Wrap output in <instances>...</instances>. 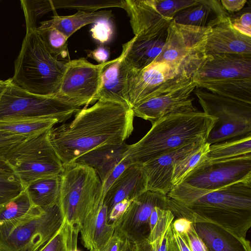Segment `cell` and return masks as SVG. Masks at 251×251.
I'll return each mask as SVG.
<instances>
[{"instance_id": "obj_49", "label": "cell", "mask_w": 251, "mask_h": 251, "mask_svg": "<svg viewBox=\"0 0 251 251\" xmlns=\"http://www.w3.org/2000/svg\"><path fill=\"white\" fill-rule=\"evenodd\" d=\"M220 1L224 8L230 12L240 10L247 2L246 0H222Z\"/></svg>"}, {"instance_id": "obj_39", "label": "cell", "mask_w": 251, "mask_h": 251, "mask_svg": "<svg viewBox=\"0 0 251 251\" xmlns=\"http://www.w3.org/2000/svg\"><path fill=\"white\" fill-rule=\"evenodd\" d=\"M90 31L92 37L102 45L112 39L114 27L111 19H101L93 24Z\"/></svg>"}, {"instance_id": "obj_16", "label": "cell", "mask_w": 251, "mask_h": 251, "mask_svg": "<svg viewBox=\"0 0 251 251\" xmlns=\"http://www.w3.org/2000/svg\"><path fill=\"white\" fill-rule=\"evenodd\" d=\"M196 88L192 79L183 86L140 102L132 107L134 117L153 124L168 115L196 111L191 98Z\"/></svg>"}, {"instance_id": "obj_7", "label": "cell", "mask_w": 251, "mask_h": 251, "mask_svg": "<svg viewBox=\"0 0 251 251\" xmlns=\"http://www.w3.org/2000/svg\"><path fill=\"white\" fill-rule=\"evenodd\" d=\"M49 130L28 137L5 158L25 190L36 180L62 172L63 164L50 142Z\"/></svg>"}, {"instance_id": "obj_47", "label": "cell", "mask_w": 251, "mask_h": 251, "mask_svg": "<svg viewBox=\"0 0 251 251\" xmlns=\"http://www.w3.org/2000/svg\"><path fill=\"white\" fill-rule=\"evenodd\" d=\"M87 56L96 60L99 64L108 61L109 57V49L103 45H100L93 50H85Z\"/></svg>"}, {"instance_id": "obj_53", "label": "cell", "mask_w": 251, "mask_h": 251, "mask_svg": "<svg viewBox=\"0 0 251 251\" xmlns=\"http://www.w3.org/2000/svg\"><path fill=\"white\" fill-rule=\"evenodd\" d=\"M71 251H80L78 250L77 247H75V248H74L73 249H72Z\"/></svg>"}, {"instance_id": "obj_42", "label": "cell", "mask_w": 251, "mask_h": 251, "mask_svg": "<svg viewBox=\"0 0 251 251\" xmlns=\"http://www.w3.org/2000/svg\"><path fill=\"white\" fill-rule=\"evenodd\" d=\"M167 231L152 241L147 239L133 244V251H166Z\"/></svg>"}, {"instance_id": "obj_6", "label": "cell", "mask_w": 251, "mask_h": 251, "mask_svg": "<svg viewBox=\"0 0 251 251\" xmlns=\"http://www.w3.org/2000/svg\"><path fill=\"white\" fill-rule=\"evenodd\" d=\"M63 222L57 205L46 208L33 205L21 217L0 222V251H41Z\"/></svg>"}, {"instance_id": "obj_17", "label": "cell", "mask_w": 251, "mask_h": 251, "mask_svg": "<svg viewBox=\"0 0 251 251\" xmlns=\"http://www.w3.org/2000/svg\"><path fill=\"white\" fill-rule=\"evenodd\" d=\"M131 43V39L123 44L121 55L108 61L103 67L100 74L98 100L103 99L129 105L127 85L130 67L126 60V55Z\"/></svg>"}, {"instance_id": "obj_2", "label": "cell", "mask_w": 251, "mask_h": 251, "mask_svg": "<svg viewBox=\"0 0 251 251\" xmlns=\"http://www.w3.org/2000/svg\"><path fill=\"white\" fill-rule=\"evenodd\" d=\"M167 196L175 217L215 224L244 238L251 227V178L215 190L182 182Z\"/></svg>"}, {"instance_id": "obj_34", "label": "cell", "mask_w": 251, "mask_h": 251, "mask_svg": "<svg viewBox=\"0 0 251 251\" xmlns=\"http://www.w3.org/2000/svg\"><path fill=\"white\" fill-rule=\"evenodd\" d=\"M79 232L63 220L59 230L41 251H71L77 247Z\"/></svg>"}, {"instance_id": "obj_9", "label": "cell", "mask_w": 251, "mask_h": 251, "mask_svg": "<svg viewBox=\"0 0 251 251\" xmlns=\"http://www.w3.org/2000/svg\"><path fill=\"white\" fill-rule=\"evenodd\" d=\"M195 93L203 112L217 119L206 143L210 145L251 134V104L205 90Z\"/></svg>"}, {"instance_id": "obj_32", "label": "cell", "mask_w": 251, "mask_h": 251, "mask_svg": "<svg viewBox=\"0 0 251 251\" xmlns=\"http://www.w3.org/2000/svg\"><path fill=\"white\" fill-rule=\"evenodd\" d=\"M54 9H75L78 11L94 12L101 8L118 7L124 9V0H52Z\"/></svg>"}, {"instance_id": "obj_30", "label": "cell", "mask_w": 251, "mask_h": 251, "mask_svg": "<svg viewBox=\"0 0 251 251\" xmlns=\"http://www.w3.org/2000/svg\"><path fill=\"white\" fill-rule=\"evenodd\" d=\"M209 148V145L205 142L176 164L172 178L173 187L205 165Z\"/></svg>"}, {"instance_id": "obj_22", "label": "cell", "mask_w": 251, "mask_h": 251, "mask_svg": "<svg viewBox=\"0 0 251 251\" xmlns=\"http://www.w3.org/2000/svg\"><path fill=\"white\" fill-rule=\"evenodd\" d=\"M193 224L208 251H251L250 242L246 238L238 237L211 223Z\"/></svg>"}, {"instance_id": "obj_25", "label": "cell", "mask_w": 251, "mask_h": 251, "mask_svg": "<svg viewBox=\"0 0 251 251\" xmlns=\"http://www.w3.org/2000/svg\"><path fill=\"white\" fill-rule=\"evenodd\" d=\"M168 34V28L151 37L137 38L134 36L126 55L130 68L141 69L154 61L161 53Z\"/></svg>"}, {"instance_id": "obj_1", "label": "cell", "mask_w": 251, "mask_h": 251, "mask_svg": "<svg viewBox=\"0 0 251 251\" xmlns=\"http://www.w3.org/2000/svg\"><path fill=\"white\" fill-rule=\"evenodd\" d=\"M134 115L128 105L99 99L80 109L74 119L49 130L50 142L63 165L106 145H119L132 134Z\"/></svg>"}, {"instance_id": "obj_48", "label": "cell", "mask_w": 251, "mask_h": 251, "mask_svg": "<svg viewBox=\"0 0 251 251\" xmlns=\"http://www.w3.org/2000/svg\"><path fill=\"white\" fill-rule=\"evenodd\" d=\"M125 242L126 240L114 232L112 238L102 251H123Z\"/></svg>"}, {"instance_id": "obj_13", "label": "cell", "mask_w": 251, "mask_h": 251, "mask_svg": "<svg viewBox=\"0 0 251 251\" xmlns=\"http://www.w3.org/2000/svg\"><path fill=\"white\" fill-rule=\"evenodd\" d=\"M167 195L147 190L132 201L123 216L113 224L114 232L135 244L149 238L150 218L153 208L169 209Z\"/></svg>"}, {"instance_id": "obj_21", "label": "cell", "mask_w": 251, "mask_h": 251, "mask_svg": "<svg viewBox=\"0 0 251 251\" xmlns=\"http://www.w3.org/2000/svg\"><path fill=\"white\" fill-rule=\"evenodd\" d=\"M147 183L142 165H129L104 195L103 203L107 207L108 215L117 203L125 199L133 201L147 191Z\"/></svg>"}, {"instance_id": "obj_11", "label": "cell", "mask_w": 251, "mask_h": 251, "mask_svg": "<svg viewBox=\"0 0 251 251\" xmlns=\"http://www.w3.org/2000/svg\"><path fill=\"white\" fill-rule=\"evenodd\" d=\"M107 62L94 65L83 57L67 62L56 97L78 108L96 102L101 72Z\"/></svg>"}, {"instance_id": "obj_19", "label": "cell", "mask_w": 251, "mask_h": 251, "mask_svg": "<svg viewBox=\"0 0 251 251\" xmlns=\"http://www.w3.org/2000/svg\"><path fill=\"white\" fill-rule=\"evenodd\" d=\"M124 9L137 38L151 37L167 30L173 20L157 11L155 0H126Z\"/></svg>"}, {"instance_id": "obj_52", "label": "cell", "mask_w": 251, "mask_h": 251, "mask_svg": "<svg viewBox=\"0 0 251 251\" xmlns=\"http://www.w3.org/2000/svg\"><path fill=\"white\" fill-rule=\"evenodd\" d=\"M7 85V81L0 80V99L4 92L6 86Z\"/></svg>"}, {"instance_id": "obj_23", "label": "cell", "mask_w": 251, "mask_h": 251, "mask_svg": "<svg viewBox=\"0 0 251 251\" xmlns=\"http://www.w3.org/2000/svg\"><path fill=\"white\" fill-rule=\"evenodd\" d=\"M230 14L219 0H197V2L177 12L176 23L201 27H210L222 17Z\"/></svg>"}, {"instance_id": "obj_41", "label": "cell", "mask_w": 251, "mask_h": 251, "mask_svg": "<svg viewBox=\"0 0 251 251\" xmlns=\"http://www.w3.org/2000/svg\"><path fill=\"white\" fill-rule=\"evenodd\" d=\"M166 251H191L183 237L174 229L172 223L167 231Z\"/></svg>"}, {"instance_id": "obj_15", "label": "cell", "mask_w": 251, "mask_h": 251, "mask_svg": "<svg viewBox=\"0 0 251 251\" xmlns=\"http://www.w3.org/2000/svg\"><path fill=\"white\" fill-rule=\"evenodd\" d=\"M194 82L236 78H251V54H204L193 66Z\"/></svg>"}, {"instance_id": "obj_28", "label": "cell", "mask_w": 251, "mask_h": 251, "mask_svg": "<svg viewBox=\"0 0 251 251\" xmlns=\"http://www.w3.org/2000/svg\"><path fill=\"white\" fill-rule=\"evenodd\" d=\"M59 187V176L36 180L25 190L33 205L46 208L57 205Z\"/></svg>"}, {"instance_id": "obj_45", "label": "cell", "mask_w": 251, "mask_h": 251, "mask_svg": "<svg viewBox=\"0 0 251 251\" xmlns=\"http://www.w3.org/2000/svg\"><path fill=\"white\" fill-rule=\"evenodd\" d=\"M129 165L130 164L128 162L122 159L111 171L104 181L101 182L103 198L110 186Z\"/></svg>"}, {"instance_id": "obj_27", "label": "cell", "mask_w": 251, "mask_h": 251, "mask_svg": "<svg viewBox=\"0 0 251 251\" xmlns=\"http://www.w3.org/2000/svg\"><path fill=\"white\" fill-rule=\"evenodd\" d=\"M195 83L196 87L204 88L214 94L251 104V78L209 80Z\"/></svg>"}, {"instance_id": "obj_8", "label": "cell", "mask_w": 251, "mask_h": 251, "mask_svg": "<svg viewBox=\"0 0 251 251\" xmlns=\"http://www.w3.org/2000/svg\"><path fill=\"white\" fill-rule=\"evenodd\" d=\"M7 81L0 99V120L51 119L64 123L80 109L56 96L33 94Z\"/></svg>"}, {"instance_id": "obj_46", "label": "cell", "mask_w": 251, "mask_h": 251, "mask_svg": "<svg viewBox=\"0 0 251 251\" xmlns=\"http://www.w3.org/2000/svg\"><path fill=\"white\" fill-rule=\"evenodd\" d=\"M132 201L125 199L117 203L108 215L107 223L112 224L120 218L129 206Z\"/></svg>"}, {"instance_id": "obj_40", "label": "cell", "mask_w": 251, "mask_h": 251, "mask_svg": "<svg viewBox=\"0 0 251 251\" xmlns=\"http://www.w3.org/2000/svg\"><path fill=\"white\" fill-rule=\"evenodd\" d=\"M27 137L0 130V161Z\"/></svg>"}, {"instance_id": "obj_3", "label": "cell", "mask_w": 251, "mask_h": 251, "mask_svg": "<svg viewBox=\"0 0 251 251\" xmlns=\"http://www.w3.org/2000/svg\"><path fill=\"white\" fill-rule=\"evenodd\" d=\"M216 118L194 111L172 114L152 124L139 141L128 145L123 160L142 165L164 153L195 142H206Z\"/></svg>"}, {"instance_id": "obj_20", "label": "cell", "mask_w": 251, "mask_h": 251, "mask_svg": "<svg viewBox=\"0 0 251 251\" xmlns=\"http://www.w3.org/2000/svg\"><path fill=\"white\" fill-rule=\"evenodd\" d=\"M218 53L251 54V37L233 28L230 15L222 17L209 28L205 54Z\"/></svg>"}, {"instance_id": "obj_51", "label": "cell", "mask_w": 251, "mask_h": 251, "mask_svg": "<svg viewBox=\"0 0 251 251\" xmlns=\"http://www.w3.org/2000/svg\"><path fill=\"white\" fill-rule=\"evenodd\" d=\"M133 244L126 240L125 244L123 251H133Z\"/></svg>"}, {"instance_id": "obj_5", "label": "cell", "mask_w": 251, "mask_h": 251, "mask_svg": "<svg viewBox=\"0 0 251 251\" xmlns=\"http://www.w3.org/2000/svg\"><path fill=\"white\" fill-rule=\"evenodd\" d=\"M57 205L63 220L80 230L86 216L103 204L102 184L94 169L72 162L63 165Z\"/></svg>"}, {"instance_id": "obj_35", "label": "cell", "mask_w": 251, "mask_h": 251, "mask_svg": "<svg viewBox=\"0 0 251 251\" xmlns=\"http://www.w3.org/2000/svg\"><path fill=\"white\" fill-rule=\"evenodd\" d=\"M20 2L25 14L26 33L36 29V22L38 18L50 11L54 10L52 0H21Z\"/></svg>"}, {"instance_id": "obj_12", "label": "cell", "mask_w": 251, "mask_h": 251, "mask_svg": "<svg viewBox=\"0 0 251 251\" xmlns=\"http://www.w3.org/2000/svg\"><path fill=\"white\" fill-rule=\"evenodd\" d=\"M209 28L178 24L172 20L163 50L154 61L165 62L190 75L191 67L205 54Z\"/></svg>"}, {"instance_id": "obj_33", "label": "cell", "mask_w": 251, "mask_h": 251, "mask_svg": "<svg viewBox=\"0 0 251 251\" xmlns=\"http://www.w3.org/2000/svg\"><path fill=\"white\" fill-rule=\"evenodd\" d=\"M24 190L12 170L4 161H0V208Z\"/></svg>"}, {"instance_id": "obj_38", "label": "cell", "mask_w": 251, "mask_h": 251, "mask_svg": "<svg viewBox=\"0 0 251 251\" xmlns=\"http://www.w3.org/2000/svg\"><path fill=\"white\" fill-rule=\"evenodd\" d=\"M157 11L163 17L173 20L180 10L195 4L197 0H155Z\"/></svg>"}, {"instance_id": "obj_36", "label": "cell", "mask_w": 251, "mask_h": 251, "mask_svg": "<svg viewBox=\"0 0 251 251\" xmlns=\"http://www.w3.org/2000/svg\"><path fill=\"white\" fill-rule=\"evenodd\" d=\"M33 205L25 190L0 208V222L12 220L26 213Z\"/></svg>"}, {"instance_id": "obj_31", "label": "cell", "mask_w": 251, "mask_h": 251, "mask_svg": "<svg viewBox=\"0 0 251 251\" xmlns=\"http://www.w3.org/2000/svg\"><path fill=\"white\" fill-rule=\"evenodd\" d=\"M58 123L51 119H18L0 120V130L26 137L48 130Z\"/></svg>"}, {"instance_id": "obj_29", "label": "cell", "mask_w": 251, "mask_h": 251, "mask_svg": "<svg viewBox=\"0 0 251 251\" xmlns=\"http://www.w3.org/2000/svg\"><path fill=\"white\" fill-rule=\"evenodd\" d=\"M251 154V134L209 145L207 163Z\"/></svg>"}, {"instance_id": "obj_43", "label": "cell", "mask_w": 251, "mask_h": 251, "mask_svg": "<svg viewBox=\"0 0 251 251\" xmlns=\"http://www.w3.org/2000/svg\"><path fill=\"white\" fill-rule=\"evenodd\" d=\"M181 235L191 251H208L205 244L197 233L193 223L186 233Z\"/></svg>"}, {"instance_id": "obj_14", "label": "cell", "mask_w": 251, "mask_h": 251, "mask_svg": "<svg viewBox=\"0 0 251 251\" xmlns=\"http://www.w3.org/2000/svg\"><path fill=\"white\" fill-rule=\"evenodd\" d=\"M251 178V154L206 164L182 182L199 188L215 190Z\"/></svg>"}, {"instance_id": "obj_26", "label": "cell", "mask_w": 251, "mask_h": 251, "mask_svg": "<svg viewBox=\"0 0 251 251\" xmlns=\"http://www.w3.org/2000/svg\"><path fill=\"white\" fill-rule=\"evenodd\" d=\"M112 17L111 10L94 12L78 10L72 15H55L50 20L41 22L40 26L38 28H54L69 38L75 31L85 25L94 24L101 19H111Z\"/></svg>"}, {"instance_id": "obj_50", "label": "cell", "mask_w": 251, "mask_h": 251, "mask_svg": "<svg viewBox=\"0 0 251 251\" xmlns=\"http://www.w3.org/2000/svg\"><path fill=\"white\" fill-rule=\"evenodd\" d=\"M192 224V223L188 219L179 217L173 221L172 226L176 231L180 235H183L186 233Z\"/></svg>"}, {"instance_id": "obj_44", "label": "cell", "mask_w": 251, "mask_h": 251, "mask_svg": "<svg viewBox=\"0 0 251 251\" xmlns=\"http://www.w3.org/2000/svg\"><path fill=\"white\" fill-rule=\"evenodd\" d=\"M231 19L233 28L242 34L251 37V14L250 12L243 13L239 17Z\"/></svg>"}, {"instance_id": "obj_4", "label": "cell", "mask_w": 251, "mask_h": 251, "mask_svg": "<svg viewBox=\"0 0 251 251\" xmlns=\"http://www.w3.org/2000/svg\"><path fill=\"white\" fill-rule=\"evenodd\" d=\"M47 49L36 30L26 33L14 63L13 84L28 92L56 96L66 69Z\"/></svg>"}, {"instance_id": "obj_10", "label": "cell", "mask_w": 251, "mask_h": 251, "mask_svg": "<svg viewBox=\"0 0 251 251\" xmlns=\"http://www.w3.org/2000/svg\"><path fill=\"white\" fill-rule=\"evenodd\" d=\"M192 77L182 70L164 61H154L141 69H129L127 85L129 104L132 108L146 100L183 86Z\"/></svg>"}, {"instance_id": "obj_18", "label": "cell", "mask_w": 251, "mask_h": 251, "mask_svg": "<svg viewBox=\"0 0 251 251\" xmlns=\"http://www.w3.org/2000/svg\"><path fill=\"white\" fill-rule=\"evenodd\" d=\"M203 143L198 142L187 145L142 165L147 177L148 190L167 195L173 188L172 178L176 164Z\"/></svg>"}, {"instance_id": "obj_24", "label": "cell", "mask_w": 251, "mask_h": 251, "mask_svg": "<svg viewBox=\"0 0 251 251\" xmlns=\"http://www.w3.org/2000/svg\"><path fill=\"white\" fill-rule=\"evenodd\" d=\"M128 145H106L82 155L73 162L88 166L94 169L101 182L123 159Z\"/></svg>"}, {"instance_id": "obj_37", "label": "cell", "mask_w": 251, "mask_h": 251, "mask_svg": "<svg viewBox=\"0 0 251 251\" xmlns=\"http://www.w3.org/2000/svg\"><path fill=\"white\" fill-rule=\"evenodd\" d=\"M47 49L54 56L67 55V40L62 33L54 28H36Z\"/></svg>"}]
</instances>
